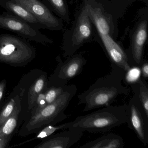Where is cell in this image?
<instances>
[{
	"label": "cell",
	"instance_id": "277c9868",
	"mask_svg": "<svg viewBox=\"0 0 148 148\" xmlns=\"http://www.w3.org/2000/svg\"><path fill=\"white\" fill-rule=\"evenodd\" d=\"M95 30L84 1L82 0L69 30L63 35L61 50L66 58L76 53L85 44L95 40Z\"/></svg>",
	"mask_w": 148,
	"mask_h": 148
},
{
	"label": "cell",
	"instance_id": "e0dca14e",
	"mask_svg": "<svg viewBox=\"0 0 148 148\" xmlns=\"http://www.w3.org/2000/svg\"><path fill=\"white\" fill-rule=\"evenodd\" d=\"M19 110L15 106L10 117L0 126V138L8 137L12 134L17 125Z\"/></svg>",
	"mask_w": 148,
	"mask_h": 148
},
{
	"label": "cell",
	"instance_id": "8992f818",
	"mask_svg": "<svg viewBox=\"0 0 148 148\" xmlns=\"http://www.w3.org/2000/svg\"><path fill=\"white\" fill-rule=\"evenodd\" d=\"M138 18L129 34L130 45L125 49L128 63L131 67L141 66L148 38V7L138 11Z\"/></svg>",
	"mask_w": 148,
	"mask_h": 148
},
{
	"label": "cell",
	"instance_id": "8fae6325",
	"mask_svg": "<svg viewBox=\"0 0 148 148\" xmlns=\"http://www.w3.org/2000/svg\"><path fill=\"white\" fill-rule=\"evenodd\" d=\"M33 14L47 29L60 31L64 27L63 20L54 14L40 0H11Z\"/></svg>",
	"mask_w": 148,
	"mask_h": 148
},
{
	"label": "cell",
	"instance_id": "7402d4cb",
	"mask_svg": "<svg viewBox=\"0 0 148 148\" xmlns=\"http://www.w3.org/2000/svg\"><path fill=\"white\" fill-rule=\"evenodd\" d=\"M36 102H37V107L34 115L39 112L40 110L47 105L46 100L45 93H40L39 94L37 97Z\"/></svg>",
	"mask_w": 148,
	"mask_h": 148
},
{
	"label": "cell",
	"instance_id": "30bf717a",
	"mask_svg": "<svg viewBox=\"0 0 148 148\" xmlns=\"http://www.w3.org/2000/svg\"><path fill=\"white\" fill-rule=\"evenodd\" d=\"M126 123L133 131L141 143L148 144V116L146 115L136 98L133 95L126 106Z\"/></svg>",
	"mask_w": 148,
	"mask_h": 148
},
{
	"label": "cell",
	"instance_id": "7c38bea8",
	"mask_svg": "<svg viewBox=\"0 0 148 148\" xmlns=\"http://www.w3.org/2000/svg\"><path fill=\"white\" fill-rule=\"evenodd\" d=\"M84 135V132L77 130L68 129L43 143L38 148H70L77 143Z\"/></svg>",
	"mask_w": 148,
	"mask_h": 148
},
{
	"label": "cell",
	"instance_id": "ac0fdd59",
	"mask_svg": "<svg viewBox=\"0 0 148 148\" xmlns=\"http://www.w3.org/2000/svg\"><path fill=\"white\" fill-rule=\"evenodd\" d=\"M45 85L46 77L45 76H42L33 85L29 93L28 102L30 107H32L34 105L38 96L41 93Z\"/></svg>",
	"mask_w": 148,
	"mask_h": 148
},
{
	"label": "cell",
	"instance_id": "4fadbf2b",
	"mask_svg": "<svg viewBox=\"0 0 148 148\" xmlns=\"http://www.w3.org/2000/svg\"><path fill=\"white\" fill-rule=\"evenodd\" d=\"M0 6L3 8L8 13L19 18L36 29H47L46 27L41 24L33 14L11 0H0Z\"/></svg>",
	"mask_w": 148,
	"mask_h": 148
},
{
	"label": "cell",
	"instance_id": "52a82bcc",
	"mask_svg": "<svg viewBox=\"0 0 148 148\" xmlns=\"http://www.w3.org/2000/svg\"><path fill=\"white\" fill-rule=\"evenodd\" d=\"M35 56V49L27 40L10 34H0V61L21 64Z\"/></svg>",
	"mask_w": 148,
	"mask_h": 148
},
{
	"label": "cell",
	"instance_id": "484cf974",
	"mask_svg": "<svg viewBox=\"0 0 148 148\" xmlns=\"http://www.w3.org/2000/svg\"><path fill=\"white\" fill-rule=\"evenodd\" d=\"M135 1H142L145 3L146 6L148 7V0H135Z\"/></svg>",
	"mask_w": 148,
	"mask_h": 148
},
{
	"label": "cell",
	"instance_id": "d6986e66",
	"mask_svg": "<svg viewBox=\"0 0 148 148\" xmlns=\"http://www.w3.org/2000/svg\"><path fill=\"white\" fill-rule=\"evenodd\" d=\"M71 122H70L57 126L53 125H48L42 130L37 135L36 138H45L52 135L57 131L68 130L71 126Z\"/></svg>",
	"mask_w": 148,
	"mask_h": 148
},
{
	"label": "cell",
	"instance_id": "44dd1931",
	"mask_svg": "<svg viewBox=\"0 0 148 148\" xmlns=\"http://www.w3.org/2000/svg\"><path fill=\"white\" fill-rule=\"evenodd\" d=\"M15 107V101L14 99H12L0 114V126H1L10 117Z\"/></svg>",
	"mask_w": 148,
	"mask_h": 148
},
{
	"label": "cell",
	"instance_id": "6da1fadb",
	"mask_svg": "<svg viewBox=\"0 0 148 148\" xmlns=\"http://www.w3.org/2000/svg\"><path fill=\"white\" fill-rule=\"evenodd\" d=\"M95 27V40L100 45L111 65L131 69L125 49L117 40L118 21L135 0H83Z\"/></svg>",
	"mask_w": 148,
	"mask_h": 148
},
{
	"label": "cell",
	"instance_id": "ba28073f",
	"mask_svg": "<svg viewBox=\"0 0 148 148\" xmlns=\"http://www.w3.org/2000/svg\"><path fill=\"white\" fill-rule=\"evenodd\" d=\"M0 29L16 34L27 40L42 44H52L53 40L16 16L3 12L0 14Z\"/></svg>",
	"mask_w": 148,
	"mask_h": 148
},
{
	"label": "cell",
	"instance_id": "d4e9b609",
	"mask_svg": "<svg viewBox=\"0 0 148 148\" xmlns=\"http://www.w3.org/2000/svg\"><path fill=\"white\" fill-rule=\"evenodd\" d=\"M5 86V83H0V100L1 99L2 96H3Z\"/></svg>",
	"mask_w": 148,
	"mask_h": 148
},
{
	"label": "cell",
	"instance_id": "ffe728a7",
	"mask_svg": "<svg viewBox=\"0 0 148 148\" xmlns=\"http://www.w3.org/2000/svg\"><path fill=\"white\" fill-rule=\"evenodd\" d=\"M66 86H53L49 88L45 93V99L47 105L54 102L63 92Z\"/></svg>",
	"mask_w": 148,
	"mask_h": 148
},
{
	"label": "cell",
	"instance_id": "9c48e42d",
	"mask_svg": "<svg viewBox=\"0 0 148 148\" xmlns=\"http://www.w3.org/2000/svg\"><path fill=\"white\" fill-rule=\"evenodd\" d=\"M66 58L63 61L60 56L57 57L58 65L53 76V86L66 85L70 80L82 72L86 64V60L82 53H75Z\"/></svg>",
	"mask_w": 148,
	"mask_h": 148
},
{
	"label": "cell",
	"instance_id": "5b68a950",
	"mask_svg": "<svg viewBox=\"0 0 148 148\" xmlns=\"http://www.w3.org/2000/svg\"><path fill=\"white\" fill-rule=\"evenodd\" d=\"M74 84L67 85L61 95L51 103L47 105L37 114L32 116L27 125L28 131L40 128L48 124H55L66 119L70 115L65 113L70 102L77 92Z\"/></svg>",
	"mask_w": 148,
	"mask_h": 148
},
{
	"label": "cell",
	"instance_id": "9a60e30c",
	"mask_svg": "<svg viewBox=\"0 0 148 148\" xmlns=\"http://www.w3.org/2000/svg\"><path fill=\"white\" fill-rule=\"evenodd\" d=\"M131 87L142 105L145 114L148 116V85L145 79L140 77L131 84Z\"/></svg>",
	"mask_w": 148,
	"mask_h": 148
},
{
	"label": "cell",
	"instance_id": "2e32d148",
	"mask_svg": "<svg viewBox=\"0 0 148 148\" xmlns=\"http://www.w3.org/2000/svg\"><path fill=\"white\" fill-rule=\"evenodd\" d=\"M43 3L59 18L70 23L69 7L66 0H41Z\"/></svg>",
	"mask_w": 148,
	"mask_h": 148
},
{
	"label": "cell",
	"instance_id": "603a6c76",
	"mask_svg": "<svg viewBox=\"0 0 148 148\" xmlns=\"http://www.w3.org/2000/svg\"><path fill=\"white\" fill-rule=\"evenodd\" d=\"M141 75L145 79L148 78V63L147 60H144L141 65Z\"/></svg>",
	"mask_w": 148,
	"mask_h": 148
},
{
	"label": "cell",
	"instance_id": "7a4b0ae2",
	"mask_svg": "<svg viewBox=\"0 0 148 148\" xmlns=\"http://www.w3.org/2000/svg\"><path fill=\"white\" fill-rule=\"evenodd\" d=\"M111 66L110 73L98 78L87 90L78 96L79 104L84 106L83 112L111 105L118 97L130 94V88L122 83L126 73L118 66Z\"/></svg>",
	"mask_w": 148,
	"mask_h": 148
},
{
	"label": "cell",
	"instance_id": "3957f363",
	"mask_svg": "<svg viewBox=\"0 0 148 148\" xmlns=\"http://www.w3.org/2000/svg\"><path fill=\"white\" fill-rule=\"evenodd\" d=\"M127 104L110 105L76 118L69 129L91 133H105L126 123Z\"/></svg>",
	"mask_w": 148,
	"mask_h": 148
},
{
	"label": "cell",
	"instance_id": "5bb4252c",
	"mask_svg": "<svg viewBox=\"0 0 148 148\" xmlns=\"http://www.w3.org/2000/svg\"><path fill=\"white\" fill-rule=\"evenodd\" d=\"M122 137L117 134L108 133L79 146V148H123Z\"/></svg>",
	"mask_w": 148,
	"mask_h": 148
},
{
	"label": "cell",
	"instance_id": "cb8c5ba5",
	"mask_svg": "<svg viewBox=\"0 0 148 148\" xmlns=\"http://www.w3.org/2000/svg\"><path fill=\"white\" fill-rule=\"evenodd\" d=\"M8 137L0 138V148H4L5 147L8 142Z\"/></svg>",
	"mask_w": 148,
	"mask_h": 148
}]
</instances>
